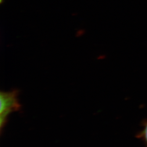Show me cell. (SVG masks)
I'll list each match as a JSON object with an SVG mask.
<instances>
[{"label": "cell", "instance_id": "obj_2", "mask_svg": "<svg viewBox=\"0 0 147 147\" xmlns=\"http://www.w3.org/2000/svg\"><path fill=\"white\" fill-rule=\"evenodd\" d=\"M142 130L136 134V137L140 139L147 147V119H144L142 122Z\"/></svg>", "mask_w": 147, "mask_h": 147}, {"label": "cell", "instance_id": "obj_1", "mask_svg": "<svg viewBox=\"0 0 147 147\" xmlns=\"http://www.w3.org/2000/svg\"><path fill=\"white\" fill-rule=\"evenodd\" d=\"M19 91L13 90L11 91L1 92L0 93V123L1 131L7 122V117L13 111H19L21 105L18 100Z\"/></svg>", "mask_w": 147, "mask_h": 147}]
</instances>
